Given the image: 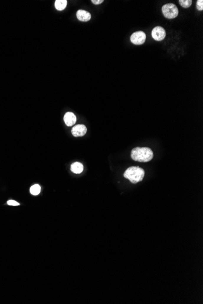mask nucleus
<instances>
[{"label":"nucleus","mask_w":203,"mask_h":304,"mask_svg":"<svg viewBox=\"0 0 203 304\" xmlns=\"http://www.w3.org/2000/svg\"><path fill=\"white\" fill-rule=\"evenodd\" d=\"M91 2H92L94 4L97 5V4H100L104 2V0H96H96H92Z\"/></svg>","instance_id":"nucleus-15"},{"label":"nucleus","mask_w":203,"mask_h":304,"mask_svg":"<svg viewBox=\"0 0 203 304\" xmlns=\"http://www.w3.org/2000/svg\"><path fill=\"white\" fill-rule=\"evenodd\" d=\"M86 132L87 128L84 125H77L71 130L72 134L74 137H82L86 134Z\"/></svg>","instance_id":"nucleus-6"},{"label":"nucleus","mask_w":203,"mask_h":304,"mask_svg":"<svg viewBox=\"0 0 203 304\" xmlns=\"http://www.w3.org/2000/svg\"><path fill=\"white\" fill-rule=\"evenodd\" d=\"M162 12L164 16L168 19L175 18L178 15V9L173 3H168L162 7Z\"/></svg>","instance_id":"nucleus-3"},{"label":"nucleus","mask_w":203,"mask_h":304,"mask_svg":"<svg viewBox=\"0 0 203 304\" xmlns=\"http://www.w3.org/2000/svg\"><path fill=\"white\" fill-rule=\"evenodd\" d=\"M77 18L80 22H87L91 18V15L89 12L84 10H78L77 12Z\"/></svg>","instance_id":"nucleus-7"},{"label":"nucleus","mask_w":203,"mask_h":304,"mask_svg":"<svg viewBox=\"0 0 203 304\" xmlns=\"http://www.w3.org/2000/svg\"><path fill=\"white\" fill-rule=\"evenodd\" d=\"M197 8L199 11H202L203 10V1L202 0H198L197 3Z\"/></svg>","instance_id":"nucleus-13"},{"label":"nucleus","mask_w":203,"mask_h":304,"mask_svg":"<svg viewBox=\"0 0 203 304\" xmlns=\"http://www.w3.org/2000/svg\"><path fill=\"white\" fill-rule=\"evenodd\" d=\"M63 119L65 124L68 126H72L76 123L77 121V118L75 114L71 112L66 113L64 116Z\"/></svg>","instance_id":"nucleus-8"},{"label":"nucleus","mask_w":203,"mask_h":304,"mask_svg":"<svg viewBox=\"0 0 203 304\" xmlns=\"http://www.w3.org/2000/svg\"><path fill=\"white\" fill-rule=\"evenodd\" d=\"M131 157L135 161L148 162L153 158V153L149 148L137 147L131 151Z\"/></svg>","instance_id":"nucleus-1"},{"label":"nucleus","mask_w":203,"mask_h":304,"mask_svg":"<svg viewBox=\"0 0 203 304\" xmlns=\"http://www.w3.org/2000/svg\"><path fill=\"white\" fill-rule=\"evenodd\" d=\"M71 170L75 174H80L84 171V166L80 162H75L71 166Z\"/></svg>","instance_id":"nucleus-9"},{"label":"nucleus","mask_w":203,"mask_h":304,"mask_svg":"<svg viewBox=\"0 0 203 304\" xmlns=\"http://www.w3.org/2000/svg\"><path fill=\"white\" fill-rule=\"evenodd\" d=\"M179 4L184 8H189L192 4L191 0H179Z\"/></svg>","instance_id":"nucleus-12"},{"label":"nucleus","mask_w":203,"mask_h":304,"mask_svg":"<svg viewBox=\"0 0 203 304\" xmlns=\"http://www.w3.org/2000/svg\"><path fill=\"white\" fill-rule=\"evenodd\" d=\"M151 36L156 41H162L166 37V30L162 27L156 26L152 30Z\"/></svg>","instance_id":"nucleus-5"},{"label":"nucleus","mask_w":203,"mask_h":304,"mask_svg":"<svg viewBox=\"0 0 203 304\" xmlns=\"http://www.w3.org/2000/svg\"><path fill=\"white\" fill-rule=\"evenodd\" d=\"M67 6L66 0H56L55 1V7L59 11H63Z\"/></svg>","instance_id":"nucleus-10"},{"label":"nucleus","mask_w":203,"mask_h":304,"mask_svg":"<svg viewBox=\"0 0 203 304\" xmlns=\"http://www.w3.org/2000/svg\"><path fill=\"white\" fill-rule=\"evenodd\" d=\"M40 191H41V187H40V185H37V184L32 186L30 188V194L34 196H37L38 194H39V193L40 192Z\"/></svg>","instance_id":"nucleus-11"},{"label":"nucleus","mask_w":203,"mask_h":304,"mask_svg":"<svg viewBox=\"0 0 203 304\" xmlns=\"http://www.w3.org/2000/svg\"><path fill=\"white\" fill-rule=\"evenodd\" d=\"M130 40L135 45H142L145 42L146 35L143 31H137L131 35Z\"/></svg>","instance_id":"nucleus-4"},{"label":"nucleus","mask_w":203,"mask_h":304,"mask_svg":"<svg viewBox=\"0 0 203 304\" xmlns=\"http://www.w3.org/2000/svg\"><path fill=\"white\" fill-rule=\"evenodd\" d=\"M145 175L144 170L138 166L128 168L124 174L125 178L128 179L132 184H136L143 180Z\"/></svg>","instance_id":"nucleus-2"},{"label":"nucleus","mask_w":203,"mask_h":304,"mask_svg":"<svg viewBox=\"0 0 203 304\" xmlns=\"http://www.w3.org/2000/svg\"><path fill=\"white\" fill-rule=\"evenodd\" d=\"M7 204L9 205H11V206H18L19 205V203H18L17 201H15L13 200L7 201Z\"/></svg>","instance_id":"nucleus-14"}]
</instances>
